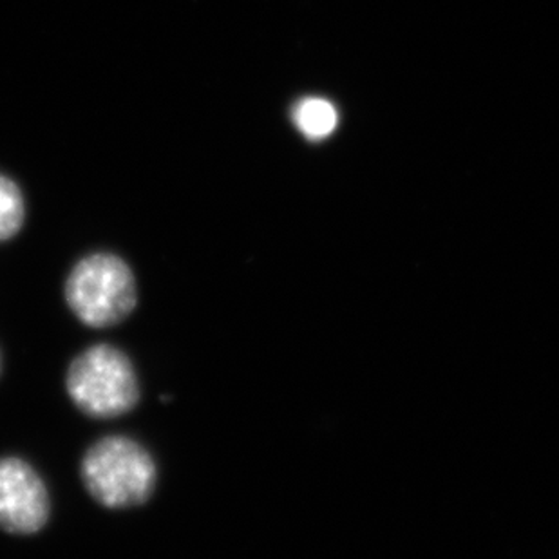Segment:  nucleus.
Here are the masks:
<instances>
[{"mask_svg": "<svg viewBox=\"0 0 559 559\" xmlns=\"http://www.w3.org/2000/svg\"><path fill=\"white\" fill-rule=\"evenodd\" d=\"M63 297L84 326L106 330L126 321L136 310V277L120 255L91 253L69 272Z\"/></svg>", "mask_w": 559, "mask_h": 559, "instance_id": "3", "label": "nucleus"}, {"mask_svg": "<svg viewBox=\"0 0 559 559\" xmlns=\"http://www.w3.org/2000/svg\"><path fill=\"white\" fill-rule=\"evenodd\" d=\"M85 491L109 511L147 503L158 486V465L153 454L134 438L104 437L85 451L80 462Z\"/></svg>", "mask_w": 559, "mask_h": 559, "instance_id": "1", "label": "nucleus"}, {"mask_svg": "<svg viewBox=\"0 0 559 559\" xmlns=\"http://www.w3.org/2000/svg\"><path fill=\"white\" fill-rule=\"evenodd\" d=\"M66 391L85 417L109 420L131 413L140 402V380L129 355L112 344H93L76 355Z\"/></svg>", "mask_w": 559, "mask_h": 559, "instance_id": "2", "label": "nucleus"}, {"mask_svg": "<svg viewBox=\"0 0 559 559\" xmlns=\"http://www.w3.org/2000/svg\"><path fill=\"white\" fill-rule=\"evenodd\" d=\"M51 518V497L43 476L27 460L0 459V531L33 536Z\"/></svg>", "mask_w": 559, "mask_h": 559, "instance_id": "4", "label": "nucleus"}, {"mask_svg": "<svg viewBox=\"0 0 559 559\" xmlns=\"http://www.w3.org/2000/svg\"><path fill=\"white\" fill-rule=\"evenodd\" d=\"M0 370H2V359H0Z\"/></svg>", "mask_w": 559, "mask_h": 559, "instance_id": "7", "label": "nucleus"}, {"mask_svg": "<svg viewBox=\"0 0 559 559\" xmlns=\"http://www.w3.org/2000/svg\"><path fill=\"white\" fill-rule=\"evenodd\" d=\"M296 123L307 136L324 138L337 126V112L326 100L310 98L297 107Z\"/></svg>", "mask_w": 559, "mask_h": 559, "instance_id": "6", "label": "nucleus"}, {"mask_svg": "<svg viewBox=\"0 0 559 559\" xmlns=\"http://www.w3.org/2000/svg\"><path fill=\"white\" fill-rule=\"evenodd\" d=\"M24 217L26 206L21 190L10 178L0 175V243L21 233Z\"/></svg>", "mask_w": 559, "mask_h": 559, "instance_id": "5", "label": "nucleus"}]
</instances>
